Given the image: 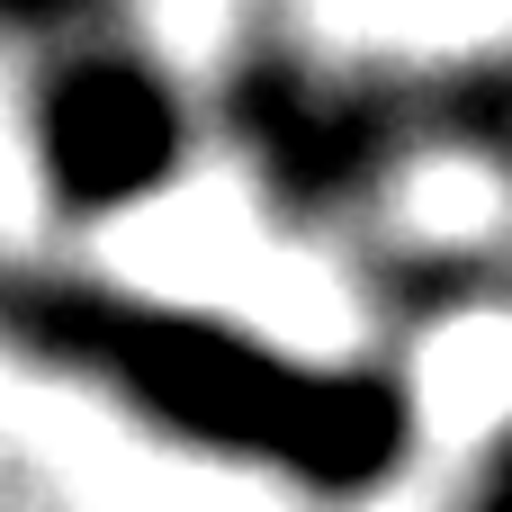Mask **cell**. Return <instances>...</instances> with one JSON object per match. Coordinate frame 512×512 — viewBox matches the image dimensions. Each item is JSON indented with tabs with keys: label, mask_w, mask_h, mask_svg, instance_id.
<instances>
[{
	"label": "cell",
	"mask_w": 512,
	"mask_h": 512,
	"mask_svg": "<svg viewBox=\"0 0 512 512\" xmlns=\"http://www.w3.org/2000/svg\"><path fill=\"white\" fill-rule=\"evenodd\" d=\"M0 360L99 396L162 450L279 477L333 512L378 504L423 450L414 387L387 360H315L216 306H171L9 243H0Z\"/></svg>",
	"instance_id": "cell-1"
},
{
	"label": "cell",
	"mask_w": 512,
	"mask_h": 512,
	"mask_svg": "<svg viewBox=\"0 0 512 512\" xmlns=\"http://www.w3.org/2000/svg\"><path fill=\"white\" fill-rule=\"evenodd\" d=\"M216 135L279 234H351L423 171L414 63L333 54L288 9L252 0L216 63Z\"/></svg>",
	"instance_id": "cell-2"
},
{
	"label": "cell",
	"mask_w": 512,
	"mask_h": 512,
	"mask_svg": "<svg viewBox=\"0 0 512 512\" xmlns=\"http://www.w3.org/2000/svg\"><path fill=\"white\" fill-rule=\"evenodd\" d=\"M0 72L63 225L153 207L198 153V99L162 63L144 0H0Z\"/></svg>",
	"instance_id": "cell-3"
},
{
	"label": "cell",
	"mask_w": 512,
	"mask_h": 512,
	"mask_svg": "<svg viewBox=\"0 0 512 512\" xmlns=\"http://www.w3.org/2000/svg\"><path fill=\"white\" fill-rule=\"evenodd\" d=\"M360 306L378 324V342H423L441 324L468 315H504L512 324V234L495 243H405V252H369L360 261Z\"/></svg>",
	"instance_id": "cell-4"
},
{
	"label": "cell",
	"mask_w": 512,
	"mask_h": 512,
	"mask_svg": "<svg viewBox=\"0 0 512 512\" xmlns=\"http://www.w3.org/2000/svg\"><path fill=\"white\" fill-rule=\"evenodd\" d=\"M414 117L423 162H468L512 189V36L414 63Z\"/></svg>",
	"instance_id": "cell-5"
},
{
	"label": "cell",
	"mask_w": 512,
	"mask_h": 512,
	"mask_svg": "<svg viewBox=\"0 0 512 512\" xmlns=\"http://www.w3.org/2000/svg\"><path fill=\"white\" fill-rule=\"evenodd\" d=\"M450 512H512V414H504V432L468 459V477H459Z\"/></svg>",
	"instance_id": "cell-6"
}]
</instances>
